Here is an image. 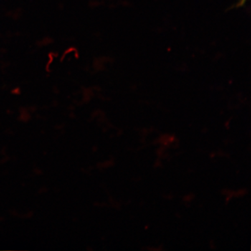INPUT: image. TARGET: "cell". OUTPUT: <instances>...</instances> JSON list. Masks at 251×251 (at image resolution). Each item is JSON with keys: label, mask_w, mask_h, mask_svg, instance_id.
<instances>
[]
</instances>
